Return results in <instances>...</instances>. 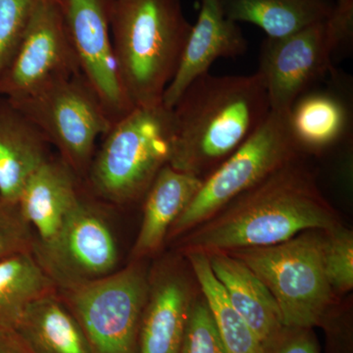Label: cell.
Segmentation results:
<instances>
[{
    "label": "cell",
    "mask_w": 353,
    "mask_h": 353,
    "mask_svg": "<svg viewBox=\"0 0 353 353\" xmlns=\"http://www.w3.org/2000/svg\"><path fill=\"white\" fill-rule=\"evenodd\" d=\"M37 259L63 290L110 275L119 254L104 216L81 196L54 245Z\"/></svg>",
    "instance_id": "7c38bea8"
},
{
    "label": "cell",
    "mask_w": 353,
    "mask_h": 353,
    "mask_svg": "<svg viewBox=\"0 0 353 353\" xmlns=\"http://www.w3.org/2000/svg\"><path fill=\"white\" fill-rule=\"evenodd\" d=\"M301 157L185 234L183 253L229 252L278 245L307 230L341 224Z\"/></svg>",
    "instance_id": "6da1fadb"
},
{
    "label": "cell",
    "mask_w": 353,
    "mask_h": 353,
    "mask_svg": "<svg viewBox=\"0 0 353 353\" xmlns=\"http://www.w3.org/2000/svg\"><path fill=\"white\" fill-rule=\"evenodd\" d=\"M38 0H0V77L12 61Z\"/></svg>",
    "instance_id": "d4e9b609"
},
{
    "label": "cell",
    "mask_w": 353,
    "mask_h": 353,
    "mask_svg": "<svg viewBox=\"0 0 353 353\" xmlns=\"http://www.w3.org/2000/svg\"><path fill=\"white\" fill-rule=\"evenodd\" d=\"M141 260L106 277L72 285L62 299L87 336L92 353H137L150 275Z\"/></svg>",
    "instance_id": "ba28073f"
},
{
    "label": "cell",
    "mask_w": 353,
    "mask_h": 353,
    "mask_svg": "<svg viewBox=\"0 0 353 353\" xmlns=\"http://www.w3.org/2000/svg\"><path fill=\"white\" fill-rule=\"evenodd\" d=\"M0 353H34L11 330H0Z\"/></svg>",
    "instance_id": "f546056e"
},
{
    "label": "cell",
    "mask_w": 353,
    "mask_h": 353,
    "mask_svg": "<svg viewBox=\"0 0 353 353\" xmlns=\"http://www.w3.org/2000/svg\"><path fill=\"white\" fill-rule=\"evenodd\" d=\"M262 347L263 353H320L314 331L303 327L283 326Z\"/></svg>",
    "instance_id": "f1b7e54d"
},
{
    "label": "cell",
    "mask_w": 353,
    "mask_h": 353,
    "mask_svg": "<svg viewBox=\"0 0 353 353\" xmlns=\"http://www.w3.org/2000/svg\"><path fill=\"white\" fill-rule=\"evenodd\" d=\"M223 12L236 23L256 25L268 38H283L331 17L332 0H219Z\"/></svg>",
    "instance_id": "44dd1931"
},
{
    "label": "cell",
    "mask_w": 353,
    "mask_h": 353,
    "mask_svg": "<svg viewBox=\"0 0 353 353\" xmlns=\"http://www.w3.org/2000/svg\"><path fill=\"white\" fill-rule=\"evenodd\" d=\"M78 176L59 157L44 162L26 183L18 206L34 230L37 259L52 248L81 199Z\"/></svg>",
    "instance_id": "5bb4252c"
},
{
    "label": "cell",
    "mask_w": 353,
    "mask_h": 353,
    "mask_svg": "<svg viewBox=\"0 0 353 353\" xmlns=\"http://www.w3.org/2000/svg\"><path fill=\"white\" fill-rule=\"evenodd\" d=\"M196 24L192 25L175 76L164 92L163 104L174 108L188 87L209 73L218 58H234L245 53L248 43L239 23L229 19L219 0H201Z\"/></svg>",
    "instance_id": "2e32d148"
},
{
    "label": "cell",
    "mask_w": 353,
    "mask_h": 353,
    "mask_svg": "<svg viewBox=\"0 0 353 353\" xmlns=\"http://www.w3.org/2000/svg\"><path fill=\"white\" fill-rule=\"evenodd\" d=\"M323 243V230H307L278 245L228 253L268 288L284 326L313 329L339 303L325 272Z\"/></svg>",
    "instance_id": "5b68a950"
},
{
    "label": "cell",
    "mask_w": 353,
    "mask_h": 353,
    "mask_svg": "<svg viewBox=\"0 0 353 353\" xmlns=\"http://www.w3.org/2000/svg\"><path fill=\"white\" fill-rule=\"evenodd\" d=\"M208 256L211 270L234 310L262 343L268 341L284 326L270 290L250 267L229 253L212 252Z\"/></svg>",
    "instance_id": "d6986e66"
},
{
    "label": "cell",
    "mask_w": 353,
    "mask_h": 353,
    "mask_svg": "<svg viewBox=\"0 0 353 353\" xmlns=\"http://www.w3.org/2000/svg\"><path fill=\"white\" fill-rule=\"evenodd\" d=\"M11 101L43 132L79 179L87 178L97 141L112 121L82 73L48 83Z\"/></svg>",
    "instance_id": "52a82bcc"
},
{
    "label": "cell",
    "mask_w": 353,
    "mask_h": 353,
    "mask_svg": "<svg viewBox=\"0 0 353 353\" xmlns=\"http://www.w3.org/2000/svg\"><path fill=\"white\" fill-rule=\"evenodd\" d=\"M80 73L57 0H38L17 52L0 77V95L21 99Z\"/></svg>",
    "instance_id": "30bf717a"
},
{
    "label": "cell",
    "mask_w": 353,
    "mask_h": 353,
    "mask_svg": "<svg viewBox=\"0 0 353 353\" xmlns=\"http://www.w3.org/2000/svg\"><path fill=\"white\" fill-rule=\"evenodd\" d=\"M199 176L162 168L143 197V214L138 238L132 250L134 260L150 256L161 248L175 221L180 217L201 188Z\"/></svg>",
    "instance_id": "ac0fdd59"
},
{
    "label": "cell",
    "mask_w": 353,
    "mask_h": 353,
    "mask_svg": "<svg viewBox=\"0 0 353 353\" xmlns=\"http://www.w3.org/2000/svg\"><path fill=\"white\" fill-rule=\"evenodd\" d=\"M115 0H57L81 71L112 123L136 108L121 85L111 39Z\"/></svg>",
    "instance_id": "8fae6325"
},
{
    "label": "cell",
    "mask_w": 353,
    "mask_h": 353,
    "mask_svg": "<svg viewBox=\"0 0 353 353\" xmlns=\"http://www.w3.org/2000/svg\"><path fill=\"white\" fill-rule=\"evenodd\" d=\"M170 166L204 179L256 131L270 113L259 74L194 81L172 108Z\"/></svg>",
    "instance_id": "7a4b0ae2"
},
{
    "label": "cell",
    "mask_w": 353,
    "mask_h": 353,
    "mask_svg": "<svg viewBox=\"0 0 353 353\" xmlns=\"http://www.w3.org/2000/svg\"><path fill=\"white\" fill-rule=\"evenodd\" d=\"M12 331L34 353H92L80 324L57 292L30 304Z\"/></svg>",
    "instance_id": "ffe728a7"
},
{
    "label": "cell",
    "mask_w": 353,
    "mask_h": 353,
    "mask_svg": "<svg viewBox=\"0 0 353 353\" xmlns=\"http://www.w3.org/2000/svg\"><path fill=\"white\" fill-rule=\"evenodd\" d=\"M187 275L173 263L160 265L150 275L137 353L180 352L190 305L196 296Z\"/></svg>",
    "instance_id": "9a60e30c"
},
{
    "label": "cell",
    "mask_w": 353,
    "mask_h": 353,
    "mask_svg": "<svg viewBox=\"0 0 353 353\" xmlns=\"http://www.w3.org/2000/svg\"><path fill=\"white\" fill-rule=\"evenodd\" d=\"M87 175L103 201L125 205L143 199L173 150L172 109L163 103L136 108L102 137Z\"/></svg>",
    "instance_id": "277c9868"
},
{
    "label": "cell",
    "mask_w": 353,
    "mask_h": 353,
    "mask_svg": "<svg viewBox=\"0 0 353 353\" xmlns=\"http://www.w3.org/2000/svg\"><path fill=\"white\" fill-rule=\"evenodd\" d=\"M185 255L210 309L225 352L263 353L261 341L234 310L224 288L211 270L208 254L188 252Z\"/></svg>",
    "instance_id": "603a6c76"
},
{
    "label": "cell",
    "mask_w": 353,
    "mask_h": 353,
    "mask_svg": "<svg viewBox=\"0 0 353 353\" xmlns=\"http://www.w3.org/2000/svg\"><path fill=\"white\" fill-rule=\"evenodd\" d=\"M336 8L340 11L353 12V0H336Z\"/></svg>",
    "instance_id": "4dcf8cb0"
},
{
    "label": "cell",
    "mask_w": 353,
    "mask_h": 353,
    "mask_svg": "<svg viewBox=\"0 0 353 353\" xmlns=\"http://www.w3.org/2000/svg\"><path fill=\"white\" fill-rule=\"evenodd\" d=\"M110 27L116 68L132 105L163 103L192 28L180 0H115Z\"/></svg>",
    "instance_id": "3957f363"
},
{
    "label": "cell",
    "mask_w": 353,
    "mask_h": 353,
    "mask_svg": "<svg viewBox=\"0 0 353 353\" xmlns=\"http://www.w3.org/2000/svg\"><path fill=\"white\" fill-rule=\"evenodd\" d=\"M32 229L21 214L18 204L0 201V259L24 250H32Z\"/></svg>",
    "instance_id": "4316f807"
},
{
    "label": "cell",
    "mask_w": 353,
    "mask_h": 353,
    "mask_svg": "<svg viewBox=\"0 0 353 353\" xmlns=\"http://www.w3.org/2000/svg\"><path fill=\"white\" fill-rule=\"evenodd\" d=\"M179 353H226L204 296H194Z\"/></svg>",
    "instance_id": "484cf974"
},
{
    "label": "cell",
    "mask_w": 353,
    "mask_h": 353,
    "mask_svg": "<svg viewBox=\"0 0 353 353\" xmlns=\"http://www.w3.org/2000/svg\"><path fill=\"white\" fill-rule=\"evenodd\" d=\"M323 262L332 290L336 296L353 288V234L343 224L324 231Z\"/></svg>",
    "instance_id": "cb8c5ba5"
},
{
    "label": "cell",
    "mask_w": 353,
    "mask_h": 353,
    "mask_svg": "<svg viewBox=\"0 0 353 353\" xmlns=\"http://www.w3.org/2000/svg\"><path fill=\"white\" fill-rule=\"evenodd\" d=\"M326 336L327 353H353L352 316L350 309L334 306L319 325Z\"/></svg>",
    "instance_id": "83f0119b"
},
{
    "label": "cell",
    "mask_w": 353,
    "mask_h": 353,
    "mask_svg": "<svg viewBox=\"0 0 353 353\" xmlns=\"http://www.w3.org/2000/svg\"><path fill=\"white\" fill-rule=\"evenodd\" d=\"M299 152L288 113L270 111L261 126L206 176L196 196L174 223L167 238L175 239L205 222L236 197L296 158Z\"/></svg>",
    "instance_id": "8992f818"
},
{
    "label": "cell",
    "mask_w": 353,
    "mask_h": 353,
    "mask_svg": "<svg viewBox=\"0 0 353 353\" xmlns=\"http://www.w3.org/2000/svg\"><path fill=\"white\" fill-rule=\"evenodd\" d=\"M51 148L18 106L0 95V201L18 203L30 176L53 157Z\"/></svg>",
    "instance_id": "e0dca14e"
},
{
    "label": "cell",
    "mask_w": 353,
    "mask_h": 353,
    "mask_svg": "<svg viewBox=\"0 0 353 353\" xmlns=\"http://www.w3.org/2000/svg\"><path fill=\"white\" fill-rule=\"evenodd\" d=\"M352 79L334 67L322 83L294 102L288 120L303 157H322L352 143Z\"/></svg>",
    "instance_id": "4fadbf2b"
},
{
    "label": "cell",
    "mask_w": 353,
    "mask_h": 353,
    "mask_svg": "<svg viewBox=\"0 0 353 353\" xmlns=\"http://www.w3.org/2000/svg\"><path fill=\"white\" fill-rule=\"evenodd\" d=\"M57 289L32 250L0 259V330L12 331L30 304Z\"/></svg>",
    "instance_id": "7402d4cb"
},
{
    "label": "cell",
    "mask_w": 353,
    "mask_h": 353,
    "mask_svg": "<svg viewBox=\"0 0 353 353\" xmlns=\"http://www.w3.org/2000/svg\"><path fill=\"white\" fill-rule=\"evenodd\" d=\"M327 20L283 38L264 39L257 73L266 88L271 111L289 112L301 94L322 83L334 68Z\"/></svg>",
    "instance_id": "9c48e42d"
}]
</instances>
